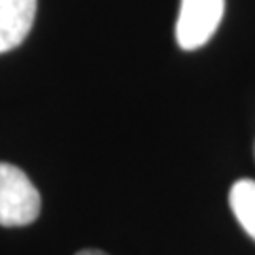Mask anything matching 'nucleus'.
<instances>
[{"mask_svg": "<svg viewBox=\"0 0 255 255\" xmlns=\"http://www.w3.org/2000/svg\"><path fill=\"white\" fill-rule=\"evenodd\" d=\"M40 193L27 174L15 164L0 163V225H28L40 216Z\"/></svg>", "mask_w": 255, "mask_h": 255, "instance_id": "obj_1", "label": "nucleus"}, {"mask_svg": "<svg viewBox=\"0 0 255 255\" xmlns=\"http://www.w3.org/2000/svg\"><path fill=\"white\" fill-rule=\"evenodd\" d=\"M223 13L225 0H182L176 23L178 46L185 51L202 47L218 30Z\"/></svg>", "mask_w": 255, "mask_h": 255, "instance_id": "obj_2", "label": "nucleus"}, {"mask_svg": "<svg viewBox=\"0 0 255 255\" xmlns=\"http://www.w3.org/2000/svg\"><path fill=\"white\" fill-rule=\"evenodd\" d=\"M36 0H0V53L23 44L36 17Z\"/></svg>", "mask_w": 255, "mask_h": 255, "instance_id": "obj_3", "label": "nucleus"}, {"mask_svg": "<svg viewBox=\"0 0 255 255\" xmlns=\"http://www.w3.org/2000/svg\"><path fill=\"white\" fill-rule=\"evenodd\" d=\"M229 204L238 223L255 240V182L238 180L229 193Z\"/></svg>", "mask_w": 255, "mask_h": 255, "instance_id": "obj_4", "label": "nucleus"}, {"mask_svg": "<svg viewBox=\"0 0 255 255\" xmlns=\"http://www.w3.org/2000/svg\"><path fill=\"white\" fill-rule=\"evenodd\" d=\"M76 255H108L101 252V250H82V252H78Z\"/></svg>", "mask_w": 255, "mask_h": 255, "instance_id": "obj_5", "label": "nucleus"}]
</instances>
